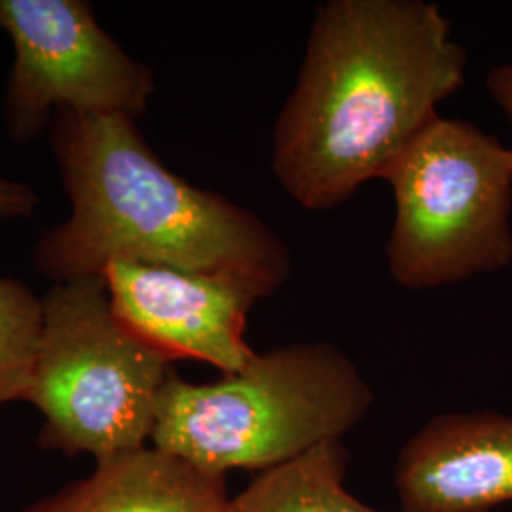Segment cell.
Returning <instances> with one entry per match:
<instances>
[{
  "label": "cell",
  "instance_id": "obj_7",
  "mask_svg": "<svg viewBox=\"0 0 512 512\" xmlns=\"http://www.w3.org/2000/svg\"><path fill=\"white\" fill-rule=\"evenodd\" d=\"M101 275L112 315L167 361L194 359L236 374L255 359L247 315L268 296L255 283L133 260H112Z\"/></svg>",
  "mask_w": 512,
  "mask_h": 512
},
{
  "label": "cell",
  "instance_id": "obj_4",
  "mask_svg": "<svg viewBox=\"0 0 512 512\" xmlns=\"http://www.w3.org/2000/svg\"><path fill=\"white\" fill-rule=\"evenodd\" d=\"M171 361L112 315L103 275L59 281L42 298V332L25 401L42 444L97 463L145 450Z\"/></svg>",
  "mask_w": 512,
  "mask_h": 512
},
{
  "label": "cell",
  "instance_id": "obj_6",
  "mask_svg": "<svg viewBox=\"0 0 512 512\" xmlns=\"http://www.w3.org/2000/svg\"><path fill=\"white\" fill-rule=\"evenodd\" d=\"M0 29L14 44L4 97L12 137L29 143L50 110L141 116L154 92L152 71L99 27L82 0H0Z\"/></svg>",
  "mask_w": 512,
  "mask_h": 512
},
{
  "label": "cell",
  "instance_id": "obj_12",
  "mask_svg": "<svg viewBox=\"0 0 512 512\" xmlns=\"http://www.w3.org/2000/svg\"><path fill=\"white\" fill-rule=\"evenodd\" d=\"M37 205V194L31 186L0 177V219L27 217Z\"/></svg>",
  "mask_w": 512,
  "mask_h": 512
},
{
  "label": "cell",
  "instance_id": "obj_8",
  "mask_svg": "<svg viewBox=\"0 0 512 512\" xmlns=\"http://www.w3.org/2000/svg\"><path fill=\"white\" fill-rule=\"evenodd\" d=\"M395 488L403 512H490L512 503V416L431 418L404 444Z\"/></svg>",
  "mask_w": 512,
  "mask_h": 512
},
{
  "label": "cell",
  "instance_id": "obj_1",
  "mask_svg": "<svg viewBox=\"0 0 512 512\" xmlns=\"http://www.w3.org/2000/svg\"><path fill=\"white\" fill-rule=\"evenodd\" d=\"M467 52L439 4L330 0L274 129L275 179L308 211L349 200L465 82Z\"/></svg>",
  "mask_w": 512,
  "mask_h": 512
},
{
  "label": "cell",
  "instance_id": "obj_9",
  "mask_svg": "<svg viewBox=\"0 0 512 512\" xmlns=\"http://www.w3.org/2000/svg\"><path fill=\"white\" fill-rule=\"evenodd\" d=\"M29 512H234L222 478L145 448L97 463L92 476Z\"/></svg>",
  "mask_w": 512,
  "mask_h": 512
},
{
  "label": "cell",
  "instance_id": "obj_3",
  "mask_svg": "<svg viewBox=\"0 0 512 512\" xmlns=\"http://www.w3.org/2000/svg\"><path fill=\"white\" fill-rule=\"evenodd\" d=\"M374 403L370 385L340 349L315 342L258 355L213 384L165 380L152 448L213 478L268 471L340 440Z\"/></svg>",
  "mask_w": 512,
  "mask_h": 512
},
{
  "label": "cell",
  "instance_id": "obj_2",
  "mask_svg": "<svg viewBox=\"0 0 512 512\" xmlns=\"http://www.w3.org/2000/svg\"><path fill=\"white\" fill-rule=\"evenodd\" d=\"M52 147L71 217L38 241L40 274L67 281L133 260L239 275L268 296L289 279L283 239L249 209L169 171L133 118L59 109Z\"/></svg>",
  "mask_w": 512,
  "mask_h": 512
},
{
  "label": "cell",
  "instance_id": "obj_11",
  "mask_svg": "<svg viewBox=\"0 0 512 512\" xmlns=\"http://www.w3.org/2000/svg\"><path fill=\"white\" fill-rule=\"evenodd\" d=\"M42 332V300L0 277V404L25 401Z\"/></svg>",
  "mask_w": 512,
  "mask_h": 512
},
{
  "label": "cell",
  "instance_id": "obj_5",
  "mask_svg": "<svg viewBox=\"0 0 512 512\" xmlns=\"http://www.w3.org/2000/svg\"><path fill=\"white\" fill-rule=\"evenodd\" d=\"M395 198L387 266L406 289H435L512 260V148L437 116L385 169Z\"/></svg>",
  "mask_w": 512,
  "mask_h": 512
},
{
  "label": "cell",
  "instance_id": "obj_10",
  "mask_svg": "<svg viewBox=\"0 0 512 512\" xmlns=\"http://www.w3.org/2000/svg\"><path fill=\"white\" fill-rule=\"evenodd\" d=\"M346 454L340 440L262 471L232 497L234 512H380L344 488Z\"/></svg>",
  "mask_w": 512,
  "mask_h": 512
},
{
  "label": "cell",
  "instance_id": "obj_13",
  "mask_svg": "<svg viewBox=\"0 0 512 512\" xmlns=\"http://www.w3.org/2000/svg\"><path fill=\"white\" fill-rule=\"evenodd\" d=\"M486 88L512 122V63L492 67L486 74Z\"/></svg>",
  "mask_w": 512,
  "mask_h": 512
}]
</instances>
